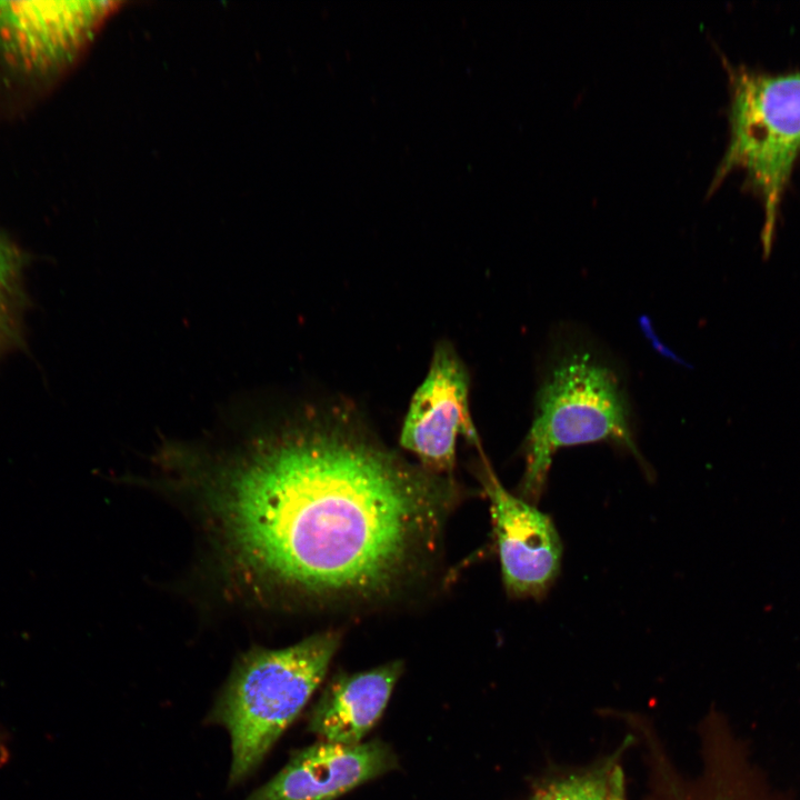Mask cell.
<instances>
[{
  "mask_svg": "<svg viewBox=\"0 0 800 800\" xmlns=\"http://www.w3.org/2000/svg\"><path fill=\"white\" fill-rule=\"evenodd\" d=\"M157 462L223 596L287 612L368 613L419 596L462 498L453 476L409 462L339 404L232 446H170Z\"/></svg>",
  "mask_w": 800,
  "mask_h": 800,
  "instance_id": "6da1fadb",
  "label": "cell"
},
{
  "mask_svg": "<svg viewBox=\"0 0 800 800\" xmlns=\"http://www.w3.org/2000/svg\"><path fill=\"white\" fill-rule=\"evenodd\" d=\"M341 639L340 630L326 629L288 647L250 648L236 660L210 713L231 738V784L248 777L296 720Z\"/></svg>",
  "mask_w": 800,
  "mask_h": 800,
  "instance_id": "7a4b0ae2",
  "label": "cell"
},
{
  "mask_svg": "<svg viewBox=\"0 0 800 800\" xmlns=\"http://www.w3.org/2000/svg\"><path fill=\"white\" fill-rule=\"evenodd\" d=\"M611 441L640 457L629 403L614 370L588 350H569L547 372L524 441L519 497L533 503L543 490L552 456L561 448Z\"/></svg>",
  "mask_w": 800,
  "mask_h": 800,
  "instance_id": "3957f363",
  "label": "cell"
},
{
  "mask_svg": "<svg viewBox=\"0 0 800 800\" xmlns=\"http://www.w3.org/2000/svg\"><path fill=\"white\" fill-rule=\"evenodd\" d=\"M729 144L712 187L729 172H744V186L763 209L761 243L768 257L780 204L800 154V70L771 73L728 66Z\"/></svg>",
  "mask_w": 800,
  "mask_h": 800,
  "instance_id": "277c9868",
  "label": "cell"
},
{
  "mask_svg": "<svg viewBox=\"0 0 800 800\" xmlns=\"http://www.w3.org/2000/svg\"><path fill=\"white\" fill-rule=\"evenodd\" d=\"M461 436L479 447L470 410L469 371L456 348L442 340L411 397L399 443L422 468L452 477Z\"/></svg>",
  "mask_w": 800,
  "mask_h": 800,
  "instance_id": "5b68a950",
  "label": "cell"
},
{
  "mask_svg": "<svg viewBox=\"0 0 800 800\" xmlns=\"http://www.w3.org/2000/svg\"><path fill=\"white\" fill-rule=\"evenodd\" d=\"M479 480L490 502L502 582L513 598H541L556 580L562 544L549 516L508 491L486 459Z\"/></svg>",
  "mask_w": 800,
  "mask_h": 800,
  "instance_id": "8992f818",
  "label": "cell"
},
{
  "mask_svg": "<svg viewBox=\"0 0 800 800\" xmlns=\"http://www.w3.org/2000/svg\"><path fill=\"white\" fill-rule=\"evenodd\" d=\"M108 4L0 1V49L27 70L54 68L77 52L108 12Z\"/></svg>",
  "mask_w": 800,
  "mask_h": 800,
  "instance_id": "52a82bcc",
  "label": "cell"
},
{
  "mask_svg": "<svg viewBox=\"0 0 800 800\" xmlns=\"http://www.w3.org/2000/svg\"><path fill=\"white\" fill-rule=\"evenodd\" d=\"M397 767L386 743L322 741L291 757L287 766L246 800H333Z\"/></svg>",
  "mask_w": 800,
  "mask_h": 800,
  "instance_id": "ba28073f",
  "label": "cell"
},
{
  "mask_svg": "<svg viewBox=\"0 0 800 800\" xmlns=\"http://www.w3.org/2000/svg\"><path fill=\"white\" fill-rule=\"evenodd\" d=\"M403 671L402 661L334 677L312 709L309 729L323 741L357 744L383 713Z\"/></svg>",
  "mask_w": 800,
  "mask_h": 800,
  "instance_id": "9c48e42d",
  "label": "cell"
},
{
  "mask_svg": "<svg viewBox=\"0 0 800 800\" xmlns=\"http://www.w3.org/2000/svg\"><path fill=\"white\" fill-rule=\"evenodd\" d=\"M623 749L591 767L544 781L529 800H607L610 776Z\"/></svg>",
  "mask_w": 800,
  "mask_h": 800,
  "instance_id": "30bf717a",
  "label": "cell"
},
{
  "mask_svg": "<svg viewBox=\"0 0 800 800\" xmlns=\"http://www.w3.org/2000/svg\"><path fill=\"white\" fill-rule=\"evenodd\" d=\"M21 268L19 251L0 236V350L7 347L17 330Z\"/></svg>",
  "mask_w": 800,
  "mask_h": 800,
  "instance_id": "8fae6325",
  "label": "cell"
},
{
  "mask_svg": "<svg viewBox=\"0 0 800 800\" xmlns=\"http://www.w3.org/2000/svg\"><path fill=\"white\" fill-rule=\"evenodd\" d=\"M607 800H627L624 773L619 763L611 772Z\"/></svg>",
  "mask_w": 800,
  "mask_h": 800,
  "instance_id": "7c38bea8",
  "label": "cell"
},
{
  "mask_svg": "<svg viewBox=\"0 0 800 800\" xmlns=\"http://www.w3.org/2000/svg\"><path fill=\"white\" fill-rule=\"evenodd\" d=\"M9 760V750L3 734L0 732V767Z\"/></svg>",
  "mask_w": 800,
  "mask_h": 800,
  "instance_id": "4fadbf2b",
  "label": "cell"
}]
</instances>
